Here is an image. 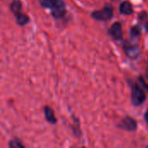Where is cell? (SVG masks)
<instances>
[{"instance_id": "16", "label": "cell", "mask_w": 148, "mask_h": 148, "mask_svg": "<svg viewBox=\"0 0 148 148\" xmlns=\"http://www.w3.org/2000/svg\"><path fill=\"white\" fill-rule=\"evenodd\" d=\"M147 78L148 79V70H147Z\"/></svg>"}, {"instance_id": "17", "label": "cell", "mask_w": 148, "mask_h": 148, "mask_svg": "<svg viewBox=\"0 0 148 148\" xmlns=\"http://www.w3.org/2000/svg\"><path fill=\"white\" fill-rule=\"evenodd\" d=\"M147 30H148V22H147Z\"/></svg>"}, {"instance_id": "4", "label": "cell", "mask_w": 148, "mask_h": 148, "mask_svg": "<svg viewBox=\"0 0 148 148\" xmlns=\"http://www.w3.org/2000/svg\"><path fill=\"white\" fill-rule=\"evenodd\" d=\"M92 16L100 21H105L108 20L113 16V9L110 6H106L102 10L99 11H95L92 13Z\"/></svg>"}, {"instance_id": "7", "label": "cell", "mask_w": 148, "mask_h": 148, "mask_svg": "<svg viewBox=\"0 0 148 148\" xmlns=\"http://www.w3.org/2000/svg\"><path fill=\"white\" fill-rule=\"evenodd\" d=\"M120 11H121V13H122L124 15H131V14H133L134 10H133L131 3L128 1H125L121 3Z\"/></svg>"}, {"instance_id": "11", "label": "cell", "mask_w": 148, "mask_h": 148, "mask_svg": "<svg viewBox=\"0 0 148 148\" xmlns=\"http://www.w3.org/2000/svg\"><path fill=\"white\" fill-rule=\"evenodd\" d=\"M141 34V29L139 26H134L130 29V36L133 38H137Z\"/></svg>"}, {"instance_id": "8", "label": "cell", "mask_w": 148, "mask_h": 148, "mask_svg": "<svg viewBox=\"0 0 148 148\" xmlns=\"http://www.w3.org/2000/svg\"><path fill=\"white\" fill-rule=\"evenodd\" d=\"M44 115L48 122L51 124H56V119L55 117L53 110L49 107H45L44 108Z\"/></svg>"}, {"instance_id": "6", "label": "cell", "mask_w": 148, "mask_h": 148, "mask_svg": "<svg viewBox=\"0 0 148 148\" xmlns=\"http://www.w3.org/2000/svg\"><path fill=\"white\" fill-rule=\"evenodd\" d=\"M109 35L115 40H121L122 39V27L121 23L116 22L114 23L108 31Z\"/></svg>"}, {"instance_id": "2", "label": "cell", "mask_w": 148, "mask_h": 148, "mask_svg": "<svg viewBox=\"0 0 148 148\" xmlns=\"http://www.w3.org/2000/svg\"><path fill=\"white\" fill-rule=\"evenodd\" d=\"M124 51L127 56H129L131 59H136L139 57L140 52L138 45L131 41H126L124 42Z\"/></svg>"}, {"instance_id": "10", "label": "cell", "mask_w": 148, "mask_h": 148, "mask_svg": "<svg viewBox=\"0 0 148 148\" xmlns=\"http://www.w3.org/2000/svg\"><path fill=\"white\" fill-rule=\"evenodd\" d=\"M21 8H22V4L18 0H15L12 2V3L10 4V10L11 11L15 14L17 15L18 13H20L21 11Z\"/></svg>"}, {"instance_id": "1", "label": "cell", "mask_w": 148, "mask_h": 148, "mask_svg": "<svg viewBox=\"0 0 148 148\" xmlns=\"http://www.w3.org/2000/svg\"><path fill=\"white\" fill-rule=\"evenodd\" d=\"M132 103L134 106H140L146 101V94L143 89L137 84H134L132 88Z\"/></svg>"}, {"instance_id": "3", "label": "cell", "mask_w": 148, "mask_h": 148, "mask_svg": "<svg viewBox=\"0 0 148 148\" xmlns=\"http://www.w3.org/2000/svg\"><path fill=\"white\" fill-rule=\"evenodd\" d=\"M51 9V14L55 18H61L66 13L65 3L62 0H55Z\"/></svg>"}, {"instance_id": "13", "label": "cell", "mask_w": 148, "mask_h": 148, "mask_svg": "<svg viewBox=\"0 0 148 148\" xmlns=\"http://www.w3.org/2000/svg\"><path fill=\"white\" fill-rule=\"evenodd\" d=\"M9 147L10 148H23L24 147L17 140H11L9 143Z\"/></svg>"}, {"instance_id": "12", "label": "cell", "mask_w": 148, "mask_h": 148, "mask_svg": "<svg viewBox=\"0 0 148 148\" xmlns=\"http://www.w3.org/2000/svg\"><path fill=\"white\" fill-rule=\"evenodd\" d=\"M54 2H55V0H40V3H41V4H42L43 7H45V8H49V9L52 7Z\"/></svg>"}, {"instance_id": "5", "label": "cell", "mask_w": 148, "mask_h": 148, "mask_svg": "<svg viewBox=\"0 0 148 148\" xmlns=\"http://www.w3.org/2000/svg\"><path fill=\"white\" fill-rule=\"evenodd\" d=\"M118 127L127 131H135L137 129V123L131 117H126L118 124Z\"/></svg>"}, {"instance_id": "15", "label": "cell", "mask_w": 148, "mask_h": 148, "mask_svg": "<svg viewBox=\"0 0 148 148\" xmlns=\"http://www.w3.org/2000/svg\"><path fill=\"white\" fill-rule=\"evenodd\" d=\"M145 119H146V121H147V122L148 124V111L145 114Z\"/></svg>"}, {"instance_id": "14", "label": "cell", "mask_w": 148, "mask_h": 148, "mask_svg": "<svg viewBox=\"0 0 148 148\" xmlns=\"http://www.w3.org/2000/svg\"><path fill=\"white\" fill-rule=\"evenodd\" d=\"M140 82H141V83H142V84L144 85V87H145V88H147V92H148V85H147V84H146V83H145V82H143L142 80H140Z\"/></svg>"}, {"instance_id": "9", "label": "cell", "mask_w": 148, "mask_h": 148, "mask_svg": "<svg viewBox=\"0 0 148 148\" xmlns=\"http://www.w3.org/2000/svg\"><path fill=\"white\" fill-rule=\"evenodd\" d=\"M16 23L19 25H25L29 21V16L27 15L22 14V13H18L17 15H16Z\"/></svg>"}]
</instances>
